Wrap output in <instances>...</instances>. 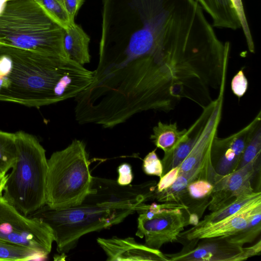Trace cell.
<instances>
[{
    "mask_svg": "<svg viewBox=\"0 0 261 261\" xmlns=\"http://www.w3.org/2000/svg\"><path fill=\"white\" fill-rule=\"evenodd\" d=\"M260 125L259 111L250 122L237 132L225 138H219L217 135L214 138L210 160L216 174L225 175L237 170L246 145Z\"/></svg>",
    "mask_w": 261,
    "mask_h": 261,
    "instance_id": "cell-9",
    "label": "cell"
},
{
    "mask_svg": "<svg viewBox=\"0 0 261 261\" xmlns=\"http://www.w3.org/2000/svg\"><path fill=\"white\" fill-rule=\"evenodd\" d=\"M213 20V27L230 29L241 28L240 22L230 0H196Z\"/></svg>",
    "mask_w": 261,
    "mask_h": 261,
    "instance_id": "cell-15",
    "label": "cell"
},
{
    "mask_svg": "<svg viewBox=\"0 0 261 261\" xmlns=\"http://www.w3.org/2000/svg\"><path fill=\"white\" fill-rule=\"evenodd\" d=\"M57 23L67 30L72 23L63 3L60 0H35Z\"/></svg>",
    "mask_w": 261,
    "mask_h": 261,
    "instance_id": "cell-25",
    "label": "cell"
},
{
    "mask_svg": "<svg viewBox=\"0 0 261 261\" xmlns=\"http://www.w3.org/2000/svg\"><path fill=\"white\" fill-rule=\"evenodd\" d=\"M188 133V129L179 130L176 122L166 123L159 121L152 129L150 139L164 153L171 150Z\"/></svg>",
    "mask_w": 261,
    "mask_h": 261,
    "instance_id": "cell-17",
    "label": "cell"
},
{
    "mask_svg": "<svg viewBox=\"0 0 261 261\" xmlns=\"http://www.w3.org/2000/svg\"><path fill=\"white\" fill-rule=\"evenodd\" d=\"M180 167L178 166L170 170L163 175L158 184H156L154 192H161L172 185L176 180L179 171Z\"/></svg>",
    "mask_w": 261,
    "mask_h": 261,
    "instance_id": "cell-31",
    "label": "cell"
},
{
    "mask_svg": "<svg viewBox=\"0 0 261 261\" xmlns=\"http://www.w3.org/2000/svg\"><path fill=\"white\" fill-rule=\"evenodd\" d=\"M231 89L239 98L242 97L247 91L248 82L243 71V68L234 75L231 81Z\"/></svg>",
    "mask_w": 261,
    "mask_h": 261,
    "instance_id": "cell-30",
    "label": "cell"
},
{
    "mask_svg": "<svg viewBox=\"0 0 261 261\" xmlns=\"http://www.w3.org/2000/svg\"><path fill=\"white\" fill-rule=\"evenodd\" d=\"M230 1L238 16L241 28L243 30L249 51L251 53H254L255 51L254 43L247 22L242 0Z\"/></svg>",
    "mask_w": 261,
    "mask_h": 261,
    "instance_id": "cell-28",
    "label": "cell"
},
{
    "mask_svg": "<svg viewBox=\"0 0 261 261\" xmlns=\"http://www.w3.org/2000/svg\"><path fill=\"white\" fill-rule=\"evenodd\" d=\"M17 48L0 43V101L8 102Z\"/></svg>",
    "mask_w": 261,
    "mask_h": 261,
    "instance_id": "cell-18",
    "label": "cell"
},
{
    "mask_svg": "<svg viewBox=\"0 0 261 261\" xmlns=\"http://www.w3.org/2000/svg\"><path fill=\"white\" fill-rule=\"evenodd\" d=\"M155 181L120 185L111 179L92 177L90 193L82 202L119 207H132L154 199Z\"/></svg>",
    "mask_w": 261,
    "mask_h": 261,
    "instance_id": "cell-7",
    "label": "cell"
},
{
    "mask_svg": "<svg viewBox=\"0 0 261 261\" xmlns=\"http://www.w3.org/2000/svg\"><path fill=\"white\" fill-rule=\"evenodd\" d=\"M64 32L35 0L6 1L0 10L1 43L67 57L63 44Z\"/></svg>",
    "mask_w": 261,
    "mask_h": 261,
    "instance_id": "cell-2",
    "label": "cell"
},
{
    "mask_svg": "<svg viewBox=\"0 0 261 261\" xmlns=\"http://www.w3.org/2000/svg\"><path fill=\"white\" fill-rule=\"evenodd\" d=\"M261 151V125L255 129L244 150L237 167L240 169L249 164L256 165Z\"/></svg>",
    "mask_w": 261,
    "mask_h": 261,
    "instance_id": "cell-26",
    "label": "cell"
},
{
    "mask_svg": "<svg viewBox=\"0 0 261 261\" xmlns=\"http://www.w3.org/2000/svg\"><path fill=\"white\" fill-rule=\"evenodd\" d=\"M85 143L75 139L47 160L45 204L63 208L81 204L90 193L92 177Z\"/></svg>",
    "mask_w": 261,
    "mask_h": 261,
    "instance_id": "cell-5",
    "label": "cell"
},
{
    "mask_svg": "<svg viewBox=\"0 0 261 261\" xmlns=\"http://www.w3.org/2000/svg\"><path fill=\"white\" fill-rule=\"evenodd\" d=\"M15 136L17 159L8 175L3 196L28 216L45 204L47 160L36 137L22 130Z\"/></svg>",
    "mask_w": 261,
    "mask_h": 261,
    "instance_id": "cell-3",
    "label": "cell"
},
{
    "mask_svg": "<svg viewBox=\"0 0 261 261\" xmlns=\"http://www.w3.org/2000/svg\"><path fill=\"white\" fill-rule=\"evenodd\" d=\"M89 42V36L76 23L65 30L63 39L64 50L69 59L82 66L90 62Z\"/></svg>",
    "mask_w": 261,
    "mask_h": 261,
    "instance_id": "cell-14",
    "label": "cell"
},
{
    "mask_svg": "<svg viewBox=\"0 0 261 261\" xmlns=\"http://www.w3.org/2000/svg\"><path fill=\"white\" fill-rule=\"evenodd\" d=\"M199 179L193 174H178L174 182L161 192L154 193V199L161 202H173L182 204V201L189 184Z\"/></svg>",
    "mask_w": 261,
    "mask_h": 261,
    "instance_id": "cell-21",
    "label": "cell"
},
{
    "mask_svg": "<svg viewBox=\"0 0 261 261\" xmlns=\"http://www.w3.org/2000/svg\"><path fill=\"white\" fill-rule=\"evenodd\" d=\"M213 189V184L207 179H195L188 186L182 199V204L187 206L188 210L191 204H193L191 206L193 208V210H196V204H198L199 208H200L203 211L208 205Z\"/></svg>",
    "mask_w": 261,
    "mask_h": 261,
    "instance_id": "cell-19",
    "label": "cell"
},
{
    "mask_svg": "<svg viewBox=\"0 0 261 261\" xmlns=\"http://www.w3.org/2000/svg\"><path fill=\"white\" fill-rule=\"evenodd\" d=\"M0 240L30 248L44 259L51 250L54 237L45 223L37 218L24 215L2 196Z\"/></svg>",
    "mask_w": 261,
    "mask_h": 261,
    "instance_id": "cell-6",
    "label": "cell"
},
{
    "mask_svg": "<svg viewBox=\"0 0 261 261\" xmlns=\"http://www.w3.org/2000/svg\"><path fill=\"white\" fill-rule=\"evenodd\" d=\"M85 0H62L72 23H75L74 18Z\"/></svg>",
    "mask_w": 261,
    "mask_h": 261,
    "instance_id": "cell-33",
    "label": "cell"
},
{
    "mask_svg": "<svg viewBox=\"0 0 261 261\" xmlns=\"http://www.w3.org/2000/svg\"><path fill=\"white\" fill-rule=\"evenodd\" d=\"M8 175L0 170V197L3 196V192L4 191Z\"/></svg>",
    "mask_w": 261,
    "mask_h": 261,
    "instance_id": "cell-34",
    "label": "cell"
},
{
    "mask_svg": "<svg viewBox=\"0 0 261 261\" xmlns=\"http://www.w3.org/2000/svg\"><path fill=\"white\" fill-rule=\"evenodd\" d=\"M135 212V208L82 202L63 208H53L45 204L28 216L37 218L49 226L57 250L65 254L75 247L83 236L118 224Z\"/></svg>",
    "mask_w": 261,
    "mask_h": 261,
    "instance_id": "cell-4",
    "label": "cell"
},
{
    "mask_svg": "<svg viewBox=\"0 0 261 261\" xmlns=\"http://www.w3.org/2000/svg\"><path fill=\"white\" fill-rule=\"evenodd\" d=\"M180 252L165 254L169 261H243L260 254L261 241L244 248L228 242L225 238L199 240Z\"/></svg>",
    "mask_w": 261,
    "mask_h": 261,
    "instance_id": "cell-8",
    "label": "cell"
},
{
    "mask_svg": "<svg viewBox=\"0 0 261 261\" xmlns=\"http://www.w3.org/2000/svg\"><path fill=\"white\" fill-rule=\"evenodd\" d=\"M261 232V205L258 206L246 226L234 234L224 237L228 242L243 246L253 242Z\"/></svg>",
    "mask_w": 261,
    "mask_h": 261,
    "instance_id": "cell-22",
    "label": "cell"
},
{
    "mask_svg": "<svg viewBox=\"0 0 261 261\" xmlns=\"http://www.w3.org/2000/svg\"><path fill=\"white\" fill-rule=\"evenodd\" d=\"M0 1L6 2V1H10V0H0Z\"/></svg>",
    "mask_w": 261,
    "mask_h": 261,
    "instance_id": "cell-35",
    "label": "cell"
},
{
    "mask_svg": "<svg viewBox=\"0 0 261 261\" xmlns=\"http://www.w3.org/2000/svg\"><path fill=\"white\" fill-rule=\"evenodd\" d=\"M260 205L261 199H259L223 219L201 226H194L184 232H181L178 239L189 242L231 236L246 226L254 212Z\"/></svg>",
    "mask_w": 261,
    "mask_h": 261,
    "instance_id": "cell-12",
    "label": "cell"
},
{
    "mask_svg": "<svg viewBox=\"0 0 261 261\" xmlns=\"http://www.w3.org/2000/svg\"><path fill=\"white\" fill-rule=\"evenodd\" d=\"M144 173L149 175L161 177L163 175V167L162 160L158 156L156 149L149 152L144 158L142 165Z\"/></svg>",
    "mask_w": 261,
    "mask_h": 261,
    "instance_id": "cell-29",
    "label": "cell"
},
{
    "mask_svg": "<svg viewBox=\"0 0 261 261\" xmlns=\"http://www.w3.org/2000/svg\"><path fill=\"white\" fill-rule=\"evenodd\" d=\"M178 210L188 211V207L181 203L173 202H163V204L153 203L151 204L142 203L137 206L136 212L146 217H150L174 212Z\"/></svg>",
    "mask_w": 261,
    "mask_h": 261,
    "instance_id": "cell-27",
    "label": "cell"
},
{
    "mask_svg": "<svg viewBox=\"0 0 261 261\" xmlns=\"http://www.w3.org/2000/svg\"><path fill=\"white\" fill-rule=\"evenodd\" d=\"M261 199L260 192L237 198L233 201L212 212L194 226H201L208 223L216 222L231 216L244 207L251 204L256 200Z\"/></svg>",
    "mask_w": 261,
    "mask_h": 261,
    "instance_id": "cell-20",
    "label": "cell"
},
{
    "mask_svg": "<svg viewBox=\"0 0 261 261\" xmlns=\"http://www.w3.org/2000/svg\"><path fill=\"white\" fill-rule=\"evenodd\" d=\"M15 133L0 129V170L7 173L17 159Z\"/></svg>",
    "mask_w": 261,
    "mask_h": 261,
    "instance_id": "cell-23",
    "label": "cell"
},
{
    "mask_svg": "<svg viewBox=\"0 0 261 261\" xmlns=\"http://www.w3.org/2000/svg\"><path fill=\"white\" fill-rule=\"evenodd\" d=\"M118 177L116 180L118 184L126 186L130 184L133 180V174L131 166L127 163L121 164L118 167Z\"/></svg>",
    "mask_w": 261,
    "mask_h": 261,
    "instance_id": "cell-32",
    "label": "cell"
},
{
    "mask_svg": "<svg viewBox=\"0 0 261 261\" xmlns=\"http://www.w3.org/2000/svg\"><path fill=\"white\" fill-rule=\"evenodd\" d=\"M93 80V72L66 56L17 48L8 102L40 107L75 98Z\"/></svg>",
    "mask_w": 261,
    "mask_h": 261,
    "instance_id": "cell-1",
    "label": "cell"
},
{
    "mask_svg": "<svg viewBox=\"0 0 261 261\" xmlns=\"http://www.w3.org/2000/svg\"><path fill=\"white\" fill-rule=\"evenodd\" d=\"M203 119L204 113L202 111L199 118L188 129V133L186 137L171 150L164 153L162 160L163 175L171 169L179 166L188 155L198 138Z\"/></svg>",
    "mask_w": 261,
    "mask_h": 261,
    "instance_id": "cell-16",
    "label": "cell"
},
{
    "mask_svg": "<svg viewBox=\"0 0 261 261\" xmlns=\"http://www.w3.org/2000/svg\"><path fill=\"white\" fill-rule=\"evenodd\" d=\"M97 242L107 255L108 261H169L159 249L136 242L134 238H98Z\"/></svg>",
    "mask_w": 261,
    "mask_h": 261,
    "instance_id": "cell-13",
    "label": "cell"
},
{
    "mask_svg": "<svg viewBox=\"0 0 261 261\" xmlns=\"http://www.w3.org/2000/svg\"><path fill=\"white\" fill-rule=\"evenodd\" d=\"M35 251L20 245L0 240V260L43 259Z\"/></svg>",
    "mask_w": 261,
    "mask_h": 261,
    "instance_id": "cell-24",
    "label": "cell"
},
{
    "mask_svg": "<svg viewBox=\"0 0 261 261\" xmlns=\"http://www.w3.org/2000/svg\"><path fill=\"white\" fill-rule=\"evenodd\" d=\"M184 211L178 210L150 217L139 214L136 235L144 238L145 244L155 249L160 250L165 244L176 242L184 227L190 224Z\"/></svg>",
    "mask_w": 261,
    "mask_h": 261,
    "instance_id": "cell-10",
    "label": "cell"
},
{
    "mask_svg": "<svg viewBox=\"0 0 261 261\" xmlns=\"http://www.w3.org/2000/svg\"><path fill=\"white\" fill-rule=\"evenodd\" d=\"M255 165L249 164L225 175L216 174L212 181L214 185L208 210L214 211L237 198L252 194L251 180Z\"/></svg>",
    "mask_w": 261,
    "mask_h": 261,
    "instance_id": "cell-11",
    "label": "cell"
}]
</instances>
